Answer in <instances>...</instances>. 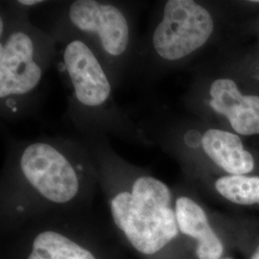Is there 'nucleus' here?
I'll use <instances>...</instances> for the list:
<instances>
[{
	"mask_svg": "<svg viewBox=\"0 0 259 259\" xmlns=\"http://www.w3.org/2000/svg\"><path fill=\"white\" fill-rule=\"evenodd\" d=\"M0 29H1V34H2V32H3V20L1 19V27H0Z\"/></svg>",
	"mask_w": 259,
	"mask_h": 259,
	"instance_id": "4468645a",
	"label": "nucleus"
},
{
	"mask_svg": "<svg viewBox=\"0 0 259 259\" xmlns=\"http://www.w3.org/2000/svg\"><path fill=\"white\" fill-rule=\"evenodd\" d=\"M210 107L228 117L233 130L243 136L259 134V96L243 95L231 79L213 82Z\"/></svg>",
	"mask_w": 259,
	"mask_h": 259,
	"instance_id": "0eeeda50",
	"label": "nucleus"
},
{
	"mask_svg": "<svg viewBox=\"0 0 259 259\" xmlns=\"http://www.w3.org/2000/svg\"><path fill=\"white\" fill-rule=\"evenodd\" d=\"M225 259H231V258H225Z\"/></svg>",
	"mask_w": 259,
	"mask_h": 259,
	"instance_id": "2eb2a0df",
	"label": "nucleus"
},
{
	"mask_svg": "<svg viewBox=\"0 0 259 259\" xmlns=\"http://www.w3.org/2000/svg\"><path fill=\"white\" fill-rule=\"evenodd\" d=\"M213 28L211 15L200 4L192 0H169L153 36L154 48L167 61L183 59L204 46Z\"/></svg>",
	"mask_w": 259,
	"mask_h": 259,
	"instance_id": "f03ea898",
	"label": "nucleus"
},
{
	"mask_svg": "<svg viewBox=\"0 0 259 259\" xmlns=\"http://www.w3.org/2000/svg\"><path fill=\"white\" fill-rule=\"evenodd\" d=\"M175 213L179 230L197 242L198 259L222 257V241L213 231L206 214L199 204L190 198L180 197L177 199Z\"/></svg>",
	"mask_w": 259,
	"mask_h": 259,
	"instance_id": "6e6552de",
	"label": "nucleus"
},
{
	"mask_svg": "<svg viewBox=\"0 0 259 259\" xmlns=\"http://www.w3.org/2000/svg\"><path fill=\"white\" fill-rule=\"evenodd\" d=\"M34 44L23 32H15L0 47V97L22 95L39 83L42 71L34 61Z\"/></svg>",
	"mask_w": 259,
	"mask_h": 259,
	"instance_id": "39448f33",
	"label": "nucleus"
},
{
	"mask_svg": "<svg viewBox=\"0 0 259 259\" xmlns=\"http://www.w3.org/2000/svg\"><path fill=\"white\" fill-rule=\"evenodd\" d=\"M215 188L225 199L243 205L259 204V177L230 175L218 179Z\"/></svg>",
	"mask_w": 259,
	"mask_h": 259,
	"instance_id": "9b49d317",
	"label": "nucleus"
},
{
	"mask_svg": "<svg viewBox=\"0 0 259 259\" xmlns=\"http://www.w3.org/2000/svg\"><path fill=\"white\" fill-rule=\"evenodd\" d=\"M20 168L28 183L53 203L65 204L78 193L79 180L74 168L50 144L29 145L21 155Z\"/></svg>",
	"mask_w": 259,
	"mask_h": 259,
	"instance_id": "7ed1b4c3",
	"label": "nucleus"
},
{
	"mask_svg": "<svg viewBox=\"0 0 259 259\" xmlns=\"http://www.w3.org/2000/svg\"><path fill=\"white\" fill-rule=\"evenodd\" d=\"M172 194L161 181L140 177L132 191H123L111 200V215L132 246L143 254H154L176 238V213Z\"/></svg>",
	"mask_w": 259,
	"mask_h": 259,
	"instance_id": "f257e3e1",
	"label": "nucleus"
},
{
	"mask_svg": "<svg viewBox=\"0 0 259 259\" xmlns=\"http://www.w3.org/2000/svg\"><path fill=\"white\" fill-rule=\"evenodd\" d=\"M69 19L81 31L96 34L108 54L120 56L126 51L129 25L115 6L93 0H77L70 6Z\"/></svg>",
	"mask_w": 259,
	"mask_h": 259,
	"instance_id": "20e7f679",
	"label": "nucleus"
},
{
	"mask_svg": "<svg viewBox=\"0 0 259 259\" xmlns=\"http://www.w3.org/2000/svg\"><path fill=\"white\" fill-rule=\"evenodd\" d=\"M202 146L214 163L232 175H245L253 170V157L236 135L222 130H207L202 137Z\"/></svg>",
	"mask_w": 259,
	"mask_h": 259,
	"instance_id": "1a4fd4ad",
	"label": "nucleus"
},
{
	"mask_svg": "<svg viewBox=\"0 0 259 259\" xmlns=\"http://www.w3.org/2000/svg\"><path fill=\"white\" fill-rule=\"evenodd\" d=\"M19 3L21 5L31 6V5H37V4L44 3V1H41V0H19Z\"/></svg>",
	"mask_w": 259,
	"mask_h": 259,
	"instance_id": "f8f14e48",
	"label": "nucleus"
},
{
	"mask_svg": "<svg viewBox=\"0 0 259 259\" xmlns=\"http://www.w3.org/2000/svg\"><path fill=\"white\" fill-rule=\"evenodd\" d=\"M250 259H259V246L255 251L252 253V255L250 256Z\"/></svg>",
	"mask_w": 259,
	"mask_h": 259,
	"instance_id": "ddd939ff",
	"label": "nucleus"
},
{
	"mask_svg": "<svg viewBox=\"0 0 259 259\" xmlns=\"http://www.w3.org/2000/svg\"><path fill=\"white\" fill-rule=\"evenodd\" d=\"M64 61L79 102L97 107L107 101L111 83L90 47L81 40H72L65 47Z\"/></svg>",
	"mask_w": 259,
	"mask_h": 259,
	"instance_id": "423d86ee",
	"label": "nucleus"
},
{
	"mask_svg": "<svg viewBox=\"0 0 259 259\" xmlns=\"http://www.w3.org/2000/svg\"><path fill=\"white\" fill-rule=\"evenodd\" d=\"M28 259H96L93 253L58 232H44L36 236Z\"/></svg>",
	"mask_w": 259,
	"mask_h": 259,
	"instance_id": "9d476101",
	"label": "nucleus"
}]
</instances>
